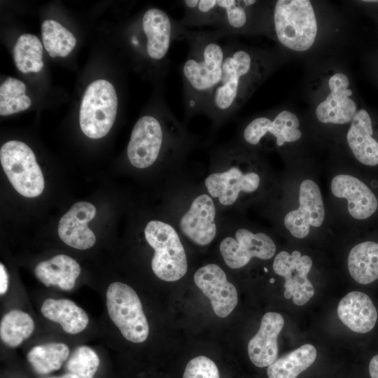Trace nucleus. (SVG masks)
Here are the masks:
<instances>
[{
    "mask_svg": "<svg viewBox=\"0 0 378 378\" xmlns=\"http://www.w3.org/2000/svg\"><path fill=\"white\" fill-rule=\"evenodd\" d=\"M224 47L221 78L204 112L215 123L228 118L245 104L270 67L269 58L262 53L232 42Z\"/></svg>",
    "mask_w": 378,
    "mask_h": 378,
    "instance_id": "obj_1",
    "label": "nucleus"
},
{
    "mask_svg": "<svg viewBox=\"0 0 378 378\" xmlns=\"http://www.w3.org/2000/svg\"><path fill=\"white\" fill-rule=\"evenodd\" d=\"M223 36L214 30H190L184 40L188 43L187 57L181 69L185 115L204 113L208 100L218 84L225 57Z\"/></svg>",
    "mask_w": 378,
    "mask_h": 378,
    "instance_id": "obj_2",
    "label": "nucleus"
},
{
    "mask_svg": "<svg viewBox=\"0 0 378 378\" xmlns=\"http://www.w3.org/2000/svg\"><path fill=\"white\" fill-rule=\"evenodd\" d=\"M180 23L186 27H212L223 37L244 33L254 26L255 0H183Z\"/></svg>",
    "mask_w": 378,
    "mask_h": 378,
    "instance_id": "obj_3",
    "label": "nucleus"
},
{
    "mask_svg": "<svg viewBox=\"0 0 378 378\" xmlns=\"http://www.w3.org/2000/svg\"><path fill=\"white\" fill-rule=\"evenodd\" d=\"M272 18L276 36L285 47L302 52L314 44L318 27L310 1L279 0Z\"/></svg>",
    "mask_w": 378,
    "mask_h": 378,
    "instance_id": "obj_4",
    "label": "nucleus"
},
{
    "mask_svg": "<svg viewBox=\"0 0 378 378\" xmlns=\"http://www.w3.org/2000/svg\"><path fill=\"white\" fill-rule=\"evenodd\" d=\"M148 244L154 249L153 272L165 281L181 279L188 270L186 254L174 228L160 220L148 222L144 230Z\"/></svg>",
    "mask_w": 378,
    "mask_h": 378,
    "instance_id": "obj_5",
    "label": "nucleus"
},
{
    "mask_svg": "<svg viewBox=\"0 0 378 378\" xmlns=\"http://www.w3.org/2000/svg\"><path fill=\"white\" fill-rule=\"evenodd\" d=\"M174 119L164 104L158 115H144L136 121L127 148L128 160L134 167L146 168L157 160L167 137V128Z\"/></svg>",
    "mask_w": 378,
    "mask_h": 378,
    "instance_id": "obj_6",
    "label": "nucleus"
},
{
    "mask_svg": "<svg viewBox=\"0 0 378 378\" xmlns=\"http://www.w3.org/2000/svg\"><path fill=\"white\" fill-rule=\"evenodd\" d=\"M106 296L108 314L122 336L134 343L144 342L148 336L149 326L134 290L116 281L108 286Z\"/></svg>",
    "mask_w": 378,
    "mask_h": 378,
    "instance_id": "obj_7",
    "label": "nucleus"
},
{
    "mask_svg": "<svg viewBox=\"0 0 378 378\" xmlns=\"http://www.w3.org/2000/svg\"><path fill=\"white\" fill-rule=\"evenodd\" d=\"M118 97L114 86L99 79L86 88L80 108L79 122L89 138L99 139L111 129L118 111Z\"/></svg>",
    "mask_w": 378,
    "mask_h": 378,
    "instance_id": "obj_8",
    "label": "nucleus"
},
{
    "mask_svg": "<svg viewBox=\"0 0 378 378\" xmlns=\"http://www.w3.org/2000/svg\"><path fill=\"white\" fill-rule=\"evenodd\" d=\"M1 166L15 190L26 197L40 195L45 186L32 150L20 141H9L0 150Z\"/></svg>",
    "mask_w": 378,
    "mask_h": 378,
    "instance_id": "obj_9",
    "label": "nucleus"
},
{
    "mask_svg": "<svg viewBox=\"0 0 378 378\" xmlns=\"http://www.w3.org/2000/svg\"><path fill=\"white\" fill-rule=\"evenodd\" d=\"M186 27L163 10L150 8L143 14L141 31L145 41L142 50L148 59L166 67L173 41L184 39Z\"/></svg>",
    "mask_w": 378,
    "mask_h": 378,
    "instance_id": "obj_10",
    "label": "nucleus"
},
{
    "mask_svg": "<svg viewBox=\"0 0 378 378\" xmlns=\"http://www.w3.org/2000/svg\"><path fill=\"white\" fill-rule=\"evenodd\" d=\"M312 264L309 256L302 255L298 251L291 254L283 251L274 258L273 270L285 279L284 297L292 298L298 306L305 304L314 295L313 285L307 278Z\"/></svg>",
    "mask_w": 378,
    "mask_h": 378,
    "instance_id": "obj_11",
    "label": "nucleus"
},
{
    "mask_svg": "<svg viewBox=\"0 0 378 378\" xmlns=\"http://www.w3.org/2000/svg\"><path fill=\"white\" fill-rule=\"evenodd\" d=\"M220 251L225 264L232 269L244 267L252 258L262 260L272 258L276 251V245L266 234H256L240 228L235 238L227 237L220 244Z\"/></svg>",
    "mask_w": 378,
    "mask_h": 378,
    "instance_id": "obj_12",
    "label": "nucleus"
},
{
    "mask_svg": "<svg viewBox=\"0 0 378 378\" xmlns=\"http://www.w3.org/2000/svg\"><path fill=\"white\" fill-rule=\"evenodd\" d=\"M194 281L210 300L214 312L218 317L227 316L237 306V289L217 265L208 264L198 269L194 274Z\"/></svg>",
    "mask_w": 378,
    "mask_h": 378,
    "instance_id": "obj_13",
    "label": "nucleus"
},
{
    "mask_svg": "<svg viewBox=\"0 0 378 378\" xmlns=\"http://www.w3.org/2000/svg\"><path fill=\"white\" fill-rule=\"evenodd\" d=\"M346 75L337 73L328 81L330 93L316 108V116L323 123L345 124L352 121L357 106L350 98L352 90Z\"/></svg>",
    "mask_w": 378,
    "mask_h": 378,
    "instance_id": "obj_14",
    "label": "nucleus"
},
{
    "mask_svg": "<svg viewBox=\"0 0 378 378\" xmlns=\"http://www.w3.org/2000/svg\"><path fill=\"white\" fill-rule=\"evenodd\" d=\"M299 125L296 115L283 110L273 119L263 115L255 118L245 127L243 136L248 144L257 145L267 134H270L276 138V145L281 146L285 142H293L301 137Z\"/></svg>",
    "mask_w": 378,
    "mask_h": 378,
    "instance_id": "obj_15",
    "label": "nucleus"
},
{
    "mask_svg": "<svg viewBox=\"0 0 378 378\" xmlns=\"http://www.w3.org/2000/svg\"><path fill=\"white\" fill-rule=\"evenodd\" d=\"M216 207L210 196L202 194L195 197L179 223L181 231L197 245L211 243L216 234Z\"/></svg>",
    "mask_w": 378,
    "mask_h": 378,
    "instance_id": "obj_16",
    "label": "nucleus"
},
{
    "mask_svg": "<svg viewBox=\"0 0 378 378\" xmlns=\"http://www.w3.org/2000/svg\"><path fill=\"white\" fill-rule=\"evenodd\" d=\"M96 212V208L90 202L74 204L59 221V238L77 249L85 250L93 246L96 237L88 225L94 218Z\"/></svg>",
    "mask_w": 378,
    "mask_h": 378,
    "instance_id": "obj_17",
    "label": "nucleus"
},
{
    "mask_svg": "<svg viewBox=\"0 0 378 378\" xmlns=\"http://www.w3.org/2000/svg\"><path fill=\"white\" fill-rule=\"evenodd\" d=\"M204 183L211 197H218L223 205H231L237 200L241 191L256 190L260 177L255 172L243 174L238 167H232L225 172L210 174Z\"/></svg>",
    "mask_w": 378,
    "mask_h": 378,
    "instance_id": "obj_18",
    "label": "nucleus"
},
{
    "mask_svg": "<svg viewBox=\"0 0 378 378\" xmlns=\"http://www.w3.org/2000/svg\"><path fill=\"white\" fill-rule=\"evenodd\" d=\"M284 325V319L279 313L265 314L258 332L248 344V357L255 366L268 367L277 359V339Z\"/></svg>",
    "mask_w": 378,
    "mask_h": 378,
    "instance_id": "obj_19",
    "label": "nucleus"
},
{
    "mask_svg": "<svg viewBox=\"0 0 378 378\" xmlns=\"http://www.w3.org/2000/svg\"><path fill=\"white\" fill-rule=\"evenodd\" d=\"M332 194L348 202L350 215L363 220L371 216L377 210L378 201L374 194L361 181L346 174L335 176L331 181Z\"/></svg>",
    "mask_w": 378,
    "mask_h": 378,
    "instance_id": "obj_20",
    "label": "nucleus"
},
{
    "mask_svg": "<svg viewBox=\"0 0 378 378\" xmlns=\"http://www.w3.org/2000/svg\"><path fill=\"white\" fill-rule=\"evenodd\" d=\"M337 312L340 321L358 333L370 332L377 320V312L372 301L360 291L346 294L340 301Z\"/></svg>",
    "mask_w": 378,
    "mask_h": 378,
    "instance_id": "obj_21",
    "label": "nucleus"
},
{
    "mask_svg": "<svg viewBox=\"0 0 378 378\" xmlns=\"http://www.w3.org/2000/svg\"><path fill=\"white\" fill-rule=\"evenodd\" d=\"M372 121L365 109L357 111L346 134L349 146L355 158L362 164H378V143L372 137Z\"/></svg>",
    "mask_w": 378,
    "mask_h": 378,
    "instance_id": "obj_22",
    "label": "nucleus"
},
{
    "mask_svg": "<svg viewBox=\"0 0 378 378\" xmlns=\"http://www.w3.org/2000/svg\"><path fill=\"white\" fill-rule=\"evenodd\" d=\"M80 273L77 261L63 254L39 262L34 269L35 276L46 286H57L64 290L74 287Z\"/></svg>",
    "mask_w": 378,
    "mask_h": 378,
    "instance_id": "obj_23",
    "label": "nucleus"
},
{
    "mask_svg": "<svg viewBox=\"0 0 378 378\" xmlns=\"http://www.w3.org/2000/svg\"><path fill=\"white\" fill-rule=\"evenodd\" d=\"M41 312L48 319L58 323L69 334H78L85 329L89 318L87 313L69 299L48 298L42 304Z\"/></svg>",
    "mask_w": 378,
    "mask_h": 378,
    "instance_id": "obj_24",
    "label": "nucleus"
},
{
    "mask_svg": "<svg viewBox=\"0 0 378 378\" xmlns=\"http://www.w3.org/2000/svg\"><path fill=\"white\" fill-rule=\"evenodd\" d=\"M348 269L358 284L366 285L378 279V244L365 241L354 246L348 256Z\"/></svg>",
    "mask_w": 378,
    "mask_h": 378,
    "instance_id": "obj_25",
    "label": "nucleus"
},
{
    "mask_svg": "<svg viewBox=\"0 0 378 378\" xmlns=\"http://www.w3.org/2000/svg\"><path fill=\"white\" fill-rule=\"evenodd\" d=\"M317 351L314 346L304 344L277 358L267 369L268 378H296L315 361Z\"/></svg>",
    "mask_w": 378,
    "mask_h": 378,
    "instance_id": "obj_26",
    "label": "nucleus"
},
{
    "mask_svg": "<svg viewBox=\"0 0 378 378\" xmlns=\"http://www.w3.org/2000/svg\"><path fill=\"white\" fill-rule=\"evenodd\" d=\"M69 354V349L66 344L49 342L34 346L27 357L37 373L46 374L59 370Z\"/></svg>",
    "mask_w": 378,
    "mask_h": 378,
    "instance_id": "obj_27",
    "label": "nucleus"
},
{
    "mask_svg": "<svg viewBox=\"0 0 378 378\" xmlns=\"http://www.w3.org/2000/svg\"><path fill=\"white\" fill-rule=\"evenodd\" d=\"M34 330V322L26 312L13 309L1 320L0 337L8 346L16 347L28 338Z\"/></svg>",
    "mask_w": 378,
    "mask_h": 378,
    "instance_id": "obj_28",
    "label": "nucleus"
},
{
    "mask_svg": "<svg viewBox=\"0 0 378 378\" xmlns=\"http://www.w3.org/2000/svg\"><path fill=\"white\" fill-rule=\"evenodd\" d=\"M13 58L20 71L24 74L39 72L43 67L41 41L31 34L21 35L13 47Z\"/></svg>",
    "mask_w": 378,
    "mask_h": 378,
    "instance_id": "obj_29",
    "label": "nucleus"
},
{
    "mask_svg": "<svg viewBox=\"0 0 378 378\" xmlns=\"http://www.w3.org/2000/svg\"><path fill=\"white\" fill-rule=\"evenodd\" d=\"M41 35L43 46L52 57H66L76 44L73 34L53 20H46L42 23Z\"/></svg>",
    "mask_w": 378,
    "mask_h": 378,
    "instance_id": "obj_30",
    "label": "nucleus"
},
{
    "mask_svg": "<svg viewBox=\"0 0 378 378\" xmlns=\"http://www.w3.org/2000/svg\"><path fill=\"white\" fill-rule=\"evenodd\" d=\"M25 92L26 85L23 82L7 78L0 86V115H8L27 109L31 101Z\"/></svg>",
    "mask_w": 378,
    "mask_h": 378,
    "instance_id": "obj_31",
    "label": "nucleus"
},
{
    "mask_svg": "<svg viewBox=\"0 0 378 378\" xmlns=\"http://www.w3.org/2000/svg\"><path fill=\"white\" fill-rule=\"evenodd\" d=\"M300 206L307 211L311 217V225L320 227L324 220L325 210L321 193L318 185L307 179L300 186Z\"/></svg>",
    "mask_w": 378,
    "mask_h": 378,
    "instance_id": "obj_32",
    "label": "nucleus"
},
{
    "mask_svg": "<svg viewBox=\"0 0 378 378\" xmlns=\"http://www.w3.org/2000/svg\"><path fill=\"white\" fill-rule=\"evenodd\" d=\"M99 365V358L96 352L89 346H80L69 358L66 369L80 378H93Z\"/></svg>",
    "mask_w": 378,
    "mask_h": 378,
    "instance_id": "obj_33",
    "label": "nucleus"
},
{
    "mask_svg": "<svg viewBox=\"0 0 378 378\" xmlns=\"http://www.w3.org/2000/svg\"><path fill=\"white\" fill-rule=\"evenodd\" d=\"M183 378H220L216 363L206 356H200L187 364Z\"/></svg>",
    "mask_w": 378,
    "mask_h": 378,
    "instance_id": "obj_34",
    "label": "nucleus"
},
{
    "mask_svg": "<svg viewBox=\"0 0 378 378\" xmlns=\"http://www.w3.org/2000/svg\"><path fill=\"white\" fill-rule=\"evenodd\" d=\"M284 222L290 234L298 239L306 237L309 232L311 217L309 212L301 206L288 212Z\"/></svg>",
    "mask_w": 378,
    "mask_h": 378,
    "instance_id": "obj_35",
    "label": "nucleus"
},
{
    "mask_svg": "<svg viewBox=\"0 0 378 378\" xmlns=\"http://www.w3.org/2000/svg\"><path fill=\"white\" fill-rule=\"evenodd\" d=\"M8 288V275L3 263L0 264V294L6 293Z\"/></svg>",
    "mask_w": 378,
    "mask_h": 378,
    "instance_id": "obj_36",
    "label": "nucleus"
},
{
    "mask_svg": "<svg viewBox=\"0 0 378 378\" xmlns=\"http://www.w3.org/2000/svg\"><path fill=\"white\" fill-rule=\"evenodd\" d=\"M369 373L371 378H378V354L374 356L369 363Z\"/></svg>",
    "mask_w": 378,
    "mask_h": 378,
    "instance_id": "obj_37",
    "label": "nucleus"
},
{
    "mask_svg": "<svg viewBox=\"0 0 378 378\" xmlns=\"http://www.w3.org/2000/svg\"><path fill=\"white\" fill-rule=\"evenodd\" d=\"M46 378H80L78 376L72 374V373H67L59 377H46Z\"/></svg>",
    "mask_w": 378,
    "mask_h": 378,
    "instance_id": "obj_38",
    "label": "nucleus"
},
{
    "mask_svg": "<svg viewBox=\"0 0 378 378\" xmlns=\"http://www.w3.org/2000/svg\"><path fill=\"white\" fill-rule=\"evenodd\" d=\"M270 282H271V283H273V282H274V279H271V280H270Z\"/></svg>",
    "mask_w": 378,
    "mask_h": 378,
    "instance_id": "obj_39",
    "label": "nucleus"
}]
</instances>
